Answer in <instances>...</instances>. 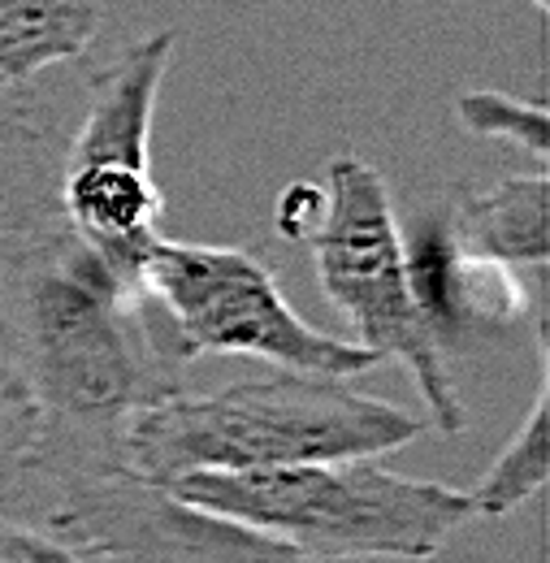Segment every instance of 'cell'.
Listing matches in <instances>:
<instances>
[{"label": "cell", "mask_w": 550, "mask_h": 563, "mask_svg": "<svg viewBox=\"0 0 550 563\" xmlns=\"http://www.w3.org/2000/svg\"><path fill=\"white\" fill-rule=\"evenodd\" d=\"M0 339L31 417L18 460L40 482L122 468L127 421L183 390L178 368L147 347L135 295L66 225L13 252V317Z\"/></svg>", "instance_id": "1"}, {"label": "cell", "mask_w": 550, "mask_h": 563, "mask_svg": "<svg viewBox=\"0 0 550 563\" xmlns=\"http://www.w3.org/2000/svg\"><path fill=\"white\" fill-rule=\"evenodd\" d=\"M425 433V421L343 377L277 373L212 395L174 390L122 429V468L152 486L191 473H248L326 460H377Z\"/></svg>", "instance_id": "2"}, {"label": "cell", "mask_w": 550, "mask_h": 563, "mask_svg": "<svg viewBox=\"0 0 550 563\" xmlns=\"http://www.w3.org/2000/svg\"><path fill=\"white\" fill-rule=\"evenodd\" d=\"M169 490L321 563L433 560L469 520H477L464 490L391 473L377 460L191 473Z\"/></svg>", "instance_id": "3"}, {"label": "cell", "mask_w": 550, "mask_h": 563, "mask_svg": "<svg viewBox=\"0 0 550 563\" xmlns=\"http://www.w3.org/2000/svg\"><path fill=\"white\" fill-rule=\"evenodd\" d=\"M147 347L183 373L196 355H256L282 373L360 377L382 360L351 339L321 334L282 295L274 269L239 247L161 239L135 286Z\"/></svg>", "instance_id": "4"}, {"label": "cell", "mask_w": 550, "mask_h": 563, "mask_svg": "<svg viewBox=\"0 0 550 563\" xmlns=\"http://www.w3.org/2000/svg\"><path fill=\"white\" fill-rule=\"evenodd\" d=\"M326 174V209L304 234L326 299L351 321V343L377 360H399L413 373L433 429L464 433L469 417L451 382L447 355L438 352L413 299L404 230L386 178L351 152L334 156Z\"/></svg>", "instance_id": "5"}, {"label": "cell", "mask_w": 550, "mask_h": 563, "mask_svg": "<svg viewBox=\"0 0 550 563\" xmlns=\"http://www.w3.org/2000/svg\"><path fill=\"white\" fill-rule=\"evenodd\" d=\"M174 62V31H152L91 78L82 126L62 152V225L131 295L165 239V196L152 178V113Z\"/></svg>", "instance_id": "6"}, {"label": "cell", "mask_w": 550, "mask_h": 563, "mask_svg": "<svg viewBox=\"0 0 550 563\" xmlns=\"http://www.w3.org/2000/svg\"><path fill=\"white\" fill-rule=\"evenodd\" d=\"M48 486L53 503L35 529L82 563H321L122 468L66 473Z\"/></svg>", "instance_id": "7"}, {"label": "cell", "mask_w": 550, "mask_h": 563, "mask_svg": "<svg viewBox=\"0 0 550 563\" xmlns=\"http://www.w3.org/2000/svg\"><path fill=\"white\" fill-rule=\"evenodd\" d=\"M413 299L442 355L473 352L485 334L507 330L525 312L520 274L473 261L455 247L447 212L420 217L404 234Z\"/></svg>", "instance_id": "8"}, {"label": "cell", "mask_w": 550, "mask_h": 563, "mask_svg": "<svg viewBox=\"0 0 550 563\" xmlns=\"http://www.w3.org/2000/svg\"><path fill=\"white\" fill-rule=\"evenodd\" d=\"M547 217V174H525V178H498L482 191H464L460 205L447 212V225L464 256L512 274L529 269V278H542L550 256Z\"/></svg>", "instance_id": "9"}, {"label": "cell", "mask_w": 550, "mask_h": 563, "mask_svg": "<svg viewBox=\"0 0 550 563\" xmlns=\"http://www.w3.org/2000/svg\"><path fill=\"white\" fill-rule=\"evenodd\" d=\"M57 174L62 152L18 109H0V247L22 252L62 225Z\"/></svg>", "instance_id": "10"}, {"label": "cell", "mask_w": 550, "mask_h": 563, "mask_svg": "<svg viewBox=\"0 0 550 563\" xmlns=\"http://www.w3.org/2000/svg\"><path fill=\"white\" fill-rule=\"evenodd\" d=\"M100 22V0H0V87L78 62Z\"/></svg>", "instance_id": "11"}, {"label": "cell", "mask_w": 550, "mask_h": 563, "mask_svg": "<svg viewBox=\"0 0 550 563\" xmlns=\"http://www.w3.org/2000/svg\"><path fill=\"white\" fill-rule=\"evenodd\" d=\"M547 412H550V390H547V382H542L534 408L525 412V421L516 429V438L498 451V460L485 468V477L469 490L477 516L498 520V516L525 507L534 494L547 486V464H550Z\"/></svg>", "instance_id": "12"}, {"label": "cell", "mask_w": 550, "mask_h": 563, "mask_svg": "<svg viewBox=\"0 0 550 563\" xmlns=\"http://www.w3.org/2000/svg\"><path fill=\"white\" fill-rule=\"evenodd\" d=\"M455 118L477 140L512 143L529 152L538 165H547V109L538 100H516L503 91H469L455 104Z\"/></svg>", "instance_id": "13"}, {"label": "cell", "mask_w": 550, "mask_h": 563, "mask_svg": "<svg viewBox=\"0 0 550 563\" xmlns=\"http://www.w3.org/2000/svg\"><path fill=\"white\" fill-rule=\"evenodd\" d=\"M0 563H82L69 547L48 538L35 525H18L0 516Z\"/></svg>", "instance_id": "14"}, {"label": "cell", "mask_w": 550, "mask_h": 563, "mask_svg": "<svg viewBox=\"0 0 550 563\" xmlns=\"http://www.w3.org/2000/svg\"><path fill=\"white\" fill-rule=\"evenodd\" d=\"M326 209V187H312V183H295L282 205H277V230L295 243H304V234L312 230V221Z\"/></svg>", "instance_id": "15"}, {"label": "cell", "mask_w": 550, "mask_h": 563, "mask_svg": "<svg viewBox=\"0 0 550 563\" xmlns=\"http://www.w3.org/2000/svg\"><path fill=\"white\" fill-rule=\"evenodd\" d=\"M9 408H22V404H18V390H13L9 382H0V421H4Z\"/></svg>", "instance_id": "16"}, {"label": "cell", "mask_w": 550, "mask_h": 563, "mask_svg": "<svg viewBox=\"0 0 550 563\" xmlns=\"http://www.w3.org/2000/svg\"><path fill=\"white\" fill-rule=\"evenodd\" d=\"M529 4H534V9H547L550 0H529Z\"/></svg>", "instance_id": "17"}]
</instances>
